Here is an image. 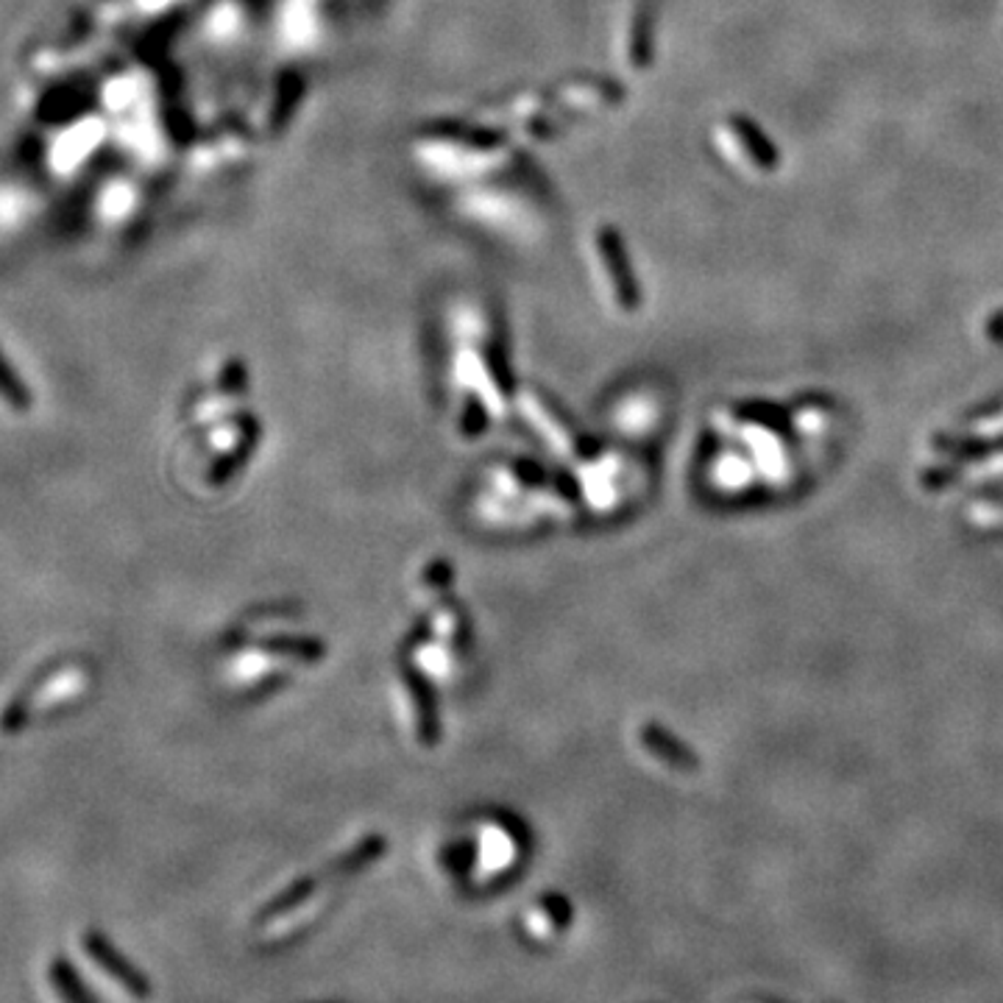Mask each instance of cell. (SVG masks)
I'll use <instances>...</instances> for the list:
<instances>
[{
    "label": "cell",
    "instance_id": "3957f363",
    "mask_svg": "<svg viewBox=\"0 0 1003 1003\" xmlns=\"http://www.w3.org/2000/svg\"><path fill=\"white\" fill-rule=\"evenodd\" d=\"M0 399L7 402V405L18 413L29 410V405H31L29 391L20 385V380L14 376V371L3 363V354H0Z\"/></svg>",
    "mask_w": 1003,
    "mask_h": 1003
},
{
    "label": "cell",
    "instance_id": "7a4b0ae2",
    "mask_svg": "<svg viewBox=\"0 0 1003 1003\" xmlns=\"http://www.w3.org/2000/svg\"><path fill=\"white\" fill-rule=\"evenodd\" d=\"M527 413H530L532 424H546V427H544L546 438H550L552 443H557V449H561V452H572V447H568V443H572V438H568V429H563L561 421L555 424V416H552V413L546 410L544 402L532 399V396H530V399H527Z\"/></svg>",
    "mask_w": 1003,
    "mask_h": 1003
},
{
    "label": "cell",
    "instance_id": "277c9868",
    "mask_svg": "<svg viewBox=\"0 0 1003 1003\" xmlns=\"http://www.w3.org/2000/svg\"><path fill=\"white\" fill-rule=\"evenodd\" d=\"M432 630H436L438 639H443L447 644L463 641L465 639L463 613H460L458 608H452V605H447V608H441V611L432 617Z\"/></svg>",
    "mask_w": 1003,
    "mask_h": 1003
},
{
    "label": "cell",
    "instance_id": "6da1fadb",
    "mask_svg": "<svg viewBox=\"0 0 1003 1003\" xmlns=\"http://www.w3.org/2000/svg\"><path fill=\"white\" fill-rule=\"evenodd\" d=\"M597 251L602 266L608 268V282H611L613 293L619 296L622 304H633L635 302V282L628 271V257L622 251V243L611 235V232H602L597 237Z\"/></svg>",
    "mask_w": 1003,
    "mask_h": 1003
}]
</instances>
